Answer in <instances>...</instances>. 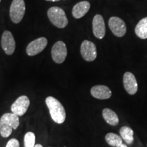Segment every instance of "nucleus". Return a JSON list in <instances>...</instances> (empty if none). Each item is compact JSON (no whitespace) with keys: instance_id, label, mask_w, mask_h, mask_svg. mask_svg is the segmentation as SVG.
<instances>
[{"instance_id":"1","label":"nucleus","mask_w":147,"mask_h":147,"mask_svg":"<svg viewBox=\"0 0 147 147\" xmlns=\"http://www.w3.org/2000/svg\"><path fill=\"white\" fill-rule=\"evenodd\" d=\"M46 104L53 120L56 123H63L65 120L66 113L61 103L54 97L49 96L46 98Z\"/></svg>"},{"instance_id":"2","label":"nucleus","mask_w":147,"mask_h":147,"mask_svg":"<svg viewBox=\"0 0 147 147\" xmlns=\"http://www.w3.org/2000/svg\"><path fill=\"white\" fill-rule=\"evenodd\" d=\"M18 116L14 113H5L0 119V134L3 138H8L14 129L19 126Z\"/></svg>"},{"instance_id":"3","label":"nucleus","mask_w":147,"mask_h":147,"mask_svg":"<svg viewBox=\"0 0 147 147\" xmlns=\"http://www.w3.org/2000/svg\"><path fill=\"white\" fill-rule=\"evenodd\" d=\"M47 15L53 25L58 28H65L68 24L65 11L59 7H51L48 10Z\"/></svg>"},{"instance_id":"4","label":"nucleus","mask_w":147,"mask_h":147,"mask_svg":"<svg viewBox=\"0 0 147 147\" xmlns=\"http://www.w3.org/2000/svg\"><path fill=\"white\" fill-rule=\"evenodd\" d=\"M25 3L24 0H13L10 5V16L14 23H19L25 13Z\"/></svg>"},{"instance_id":"5","label":"nucleus","mask_w":147,"mask_h":147,"mask_svg":"<svg viewBox=\"0 0 147 147\" xmlns=\"http://www.w3.org/2000/svg\"><path fill=\"white\" fill-rule=\"evenodd\" d=\"M67 55V47L62 41H58L53 46L51 49V56L56 63H62L65 60Z\"/></svg>"},{"instance_id":"6","label":"nucleus","mask_w":147,"mask_h":147,"mask_svg":"<svg viewBox=\"0 0 147 147\" xmlns=\"http://www.w3.org/2000/svg\"><path fill=\"white\" fill-rule=\"evenodd\" d=\"M80 54L87 61H93L97 57V48L93 42L84 40L80 46Z\"/></svg>"},{"instance_id":"7","label":"nucleus","mask_w":147,"mask_h":147,"mask_svg":"<svg viewBox=\"0 0 147 147\" xmlns=\"http://www.w3.org/2000/svg\"><path fill=\"white\" fill-rule=\"evenodd\" d=\"M108 25L113 34L119 38L123 37L126 34V25L125 22L117 16H113L108 21Z\"/></svg>"},{"instance_id":"8","label":"nucleus","mask_w":147,"mask_h":147,"mask_svg":"<svg viewBox=\"0 0 147 147\" xmlns=\"http://www.w3.org/2000/svg\"><path fill=\"white\" fill-rule=\"evenodd\" d=\"M29 104H30V101L28 97L26 95H21L18 97L17 100L12 104L11 106V110L12 113L15 114L18 117L23 116L26 113Z\"/></svg>"},{"instance_id":"9","label":"nucleus","mask_w":147,"mask_h":147,"mask_svg":"<svg viewBox=\"0 0 147 147\" xmlns=\"http://www.w3.org/2000/svg\"><path fill=\"white\" fill-rule=\"evenodd\" d=\"M1 45L5 54L8 55L13 54L15 51L16 42L13 35L10 31H5L3 33L1 40Z\"/></svg>"},{"instance_id":"10","label":"nucleus","mask_w":147,"mask_h":147,"mask_svg":"<svg viewBox=\"0 0 147 147\" xmlns=\"http://www.w3.org/2000/svg\"><path fill=\"white\" fill-rule=\"evenodd\" d=\"M48 40L45 37L38 38L31 42L27 47L26 53L29 56H35L44 51L47 46Z\"/></svg>"},{"instance_id":"11","label":"nucleus","mask_w":147,"mask_h":147,"mask_svg":"<svg viewBox=\"0 0 147 147\" xmlns=\"http://www.w3.org/2000/svg\"><path fill=\"white\" fill-rule=\"evenodd\" d=\"M93 32L98 39H102L106 34V26L104 18L100 14H96L92 21Z\"/></svg>"},{"instance_id":"12","label":"nucleus","mask_w":147,"mask_h":147,"mask_svg":"<svg viewBox=\"0 0 147 147\" xmlns=\"http://www.w3.org/2000/svg\"><path fill=\"white\" fill-rule=\"evenodd\" d=\"M123 85L125 89L129 95H134L138 91V82L133 74L127 71L123 76Z\"/></svg>"},{"instance_id":"13","label":"nucleus","mask_w":147,"mask_h":147,"mask_svg":"<svg viewBox=\"0 0 147 147\" xmlns=\"http://www.w3.org/2000/svg\"><path fill=\"white\" fill-rule=\"evenodd\" d=\"M92 96L98 100H107L112 95L111 90L105 85H95L91 89Z\"/></svg>"},{"instance_id":"14","label":"nucleus","mask_w":147,"mask_h":147,"mask_svg":"<svg viewBox=\"0 0 147 147\" xmlns=\"http://www.w3.org/2000/svg\"><path fill=\"white\" fill-rule=\"evenodd\" d=\"M90 7V3L87 1H82L74 5L72 8V15L76 19L80 18L85 15L89 12Z\"/></svg>"},{"instance_id":"15","label":"nucleus","mask_w":147,"mask_h":147,"mask_svg":"<svg viewBox=\"0 0 147 147\" xmlns=\"http://www.w3.org/2000/svg\"><path fill=\"white\" fill-rule=\"evenodd\" d=\"M103 118L110 125L116 126L119 124V119L115 111L110 108H104L102 111Z\"/></svg>"},{"instance_id":"16","label":"nucleus","mask_w":147,"mask_h":147,"mask_svg":"<svg viewBox=\"0 0 147 147\" xmlns=\"http://www.w3.org/2000/svg\"><path fill=\"white\" fill-rule=\"evenodd\" d=\"M135 33L141 39H147V17L143 18L138 22L136 26Z\"/></svg>"},{"instance_id":"17","label":"nucleus","mask_w":147,"mask_h":147,"mask_svg":"<svg viewBox=\"0 0 147 147\" xmlns=\"http://www.w3.org/2000/svg\"><path fill=\"white\" fill-rule=\"evenodd\" d=\"M120 136L127 144H131L134 142V131L127 126H123L120 129Z\"/></svg>"},{"instance_id":"18","label":"nucleus","mask_w":147,"mask_h":147,"mask_svg":"<svg viewBox=\"0 0 147 147\" xmlns=\"http://www.w3.org/2000/svg\"><path fill=\"white\" fill-rule=\"evenodd\" d=\"M105 140L107 144L113 147H117L123 143V139L121 137L115 133H108L106 134Z\"/></svg>"},{"instance_id":"19","label":"nucleus","mask_w":147,"mask_h":147,"mask_svg":"<svg viewBox=\"0 0 147 147\" xmlns=\"http://www.w3.org/2000/svg\"><path fill=\"white\" fill-rule=\"evenodd\" d=\"M36 142V136L33 132H27L24 138L25 147H34Z\"/></svg>"},{"instance_id":"20","label":"nucleus","mask_w":147,"mask_h":147,"mask_svg":"<svg viewBox=\"0 0 147 147\" xmlns=\"http://www.w3.org/2000/svg\"><path fill=\"white\" fill-rule=\"evenodd\" d=\"M19 146H20V144L18 140H16L15 138H12L8 141L5 147H19Z\"/></svg>"},{"instance_id":"21","label":"nucleus","mask_w":147,"mask_h":147,"mask_svg":"<svg viewBox=\"0 0 147 147\" xmlns=\"http://www.w3.org/2000/svg\"><path fill=\"white\" fill-rule=\"evenodd\" d=\"M117 147H127V145L123 144V143H122V144H121L120 145H119V146H117Z\"/></svg>"},{"instance_id":"22","label":"nucleus","mask_w":147,"mask_h":147,"mask_svg":"<svg viewBox=\"0 0 147 147\" xmlns=\"http://www.w3.org/2000/svg\"><path fill=\"white\" fill-rule=\"evenodd\" d=\"M34 147H43V146H42L41 144H36V145H35V146H34Z\"/></svg>"},{"instance_id":"23","label":"nucleus","mask_w":147,"mask_h":147,"mask_svg":"<svg viewBox=\"0 0 147 147\" xmlns=\"http://www.w3.org/2000/svg\"><path fill=\"white\" fill-rule=\"evenodd\" d=\"M46 1H59L60 0H46Z\"/></svg>"},{"instance_id":"24","label":"nucleus","mask_w":147,"mask_h":147,"mask_svg":"<svg viewBox=\"0 0 147 147\" xmlns=\"http://www.w3.org/2000/svg\"><path fill=\"white\" fill-rule=\"evenodd\" d=\"M0 2H1V0H0Z\"/></svg>"}]
</instances>
